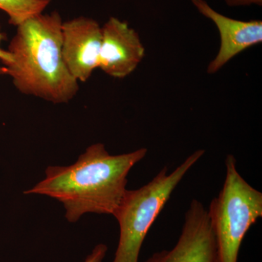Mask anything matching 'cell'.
I'll return each mask as SVG.
<instances>
[{"label": "cell", "mask_w": 262, "mask_h": 262, "mask_svg": "<svg viewBox=\"0 0 262 262\" xmlns=\"http://www.w3.org/2000/svg\"><path fill=\"white\" fill-rule=\"evenodd\" d=\"M141 148L112 155L101 143L92 144L70 166H50L46 178L25 194H42L61 202L66 219L75 223L88 213L114 215L127 190V175L147 154Z\"/></svg>", "instance_id": "6da1fadb"}, {"label": "cell", "mask_w": 262, "mask_h": 262, "mask_svg": "<svg viewBox=\"0 0 262 262\" xmlns=\"http://www.w3.org/2000/svg\"><path fill=\"white\" fill-rule=\"evenodd\" d=\"M102 28L94 19L80 16L62 24V56L77 82L89 80L99 65Z\"/></svg>", "instance_id": "8992f818"}, {"label": "cell", "mask_w": 262, "mask_h": 262, "mask_svg": "<svg viewBox=\"0 0 262 262\" xmlns=\"http://www.w3.org/2000/svg\"><path fill=\"white\" fill-rule=\"evenodd\" d=\"M63 22L53 11L20 24L8 47L10 61L0 67L21 94L54 104L70 102L79 91L62 56Z\"/></svg>", "instance_id": "7a4b0ae2"}, {"label": "cell", "mask_w": 262, "mask_h": 262, "mask_svg": "<svg viewBox=\"0 0 262 262\" xmlns=\"http://www.w3.org/2000/svg\"><path fill=\"white\" fill-rule=\"evenodd\" d=\"M196 10L215 24L220 36V48L216 56L207 67L213 75L222 70L234 57L248 48L262 42V21L259 20H236L221 14L206 0H191Z\"/></svg>", "instance_id": "ba28073f"}, {"label": "cell", "mask_w": 262, "mask_h": 262, "mask_svg": "<svg viewBox=\"0 0 262 262\" xmlns=\"http://www.w3.org/2000/svg\"><path fill=\"white\" fill-rule=\"evenodd\" d=\"M226 5L232 8L235 7L251 6V5H257L261 6L262 0H225Z\"/></svg>", "instance_id": "8fae6325"}, {"label": "cell", "mask_w": 262, "mask_h": 262, "mask_svg": "<svg viewBox=\"0 0 262 262\" xmlns=\"http://www.w3.org/2000/svg\"><path fill=\"white\" fill-rule=\"evenodd\" d=\"M4 39V34L2 32L1 27H0V44L2 41ZM0 61L2 63H7V62L10 61V54L8 51H4L0 48Z\"/></svg>", "instance_id": "7c38bea8"}, {"label": "cell", "mask_w": 262, "mask_h": 262, "mask_svg": "<svg viewBox=\"0 0 262 262\" xmlns=\"http://www.w3.org/2000/svg\"><path fill=\"white\" fill-rule=\"evenodd\" d=\"M108 248L105 244H98L92 253L86 258L84 262H102L107 252Z\"/></svg>", "instance_id": "30bf717a"}, {"label": "cell", "mask_w": 262, "mask_h": 262, "mask_svg": "<svg viewBox=\"0 0 262 262\" xmlns=\"http://www.w3.org/2000/svg\"><path fill=\"white\" fill-rule=\"evenodd\" d=\"M145 262H220L208 211L201 202L193 199L189 204L174 247L153 253Z\"/></svg>", "instance_id": "5b68a950"}, {"label": "cell", "mask_w": 262, "mask_h": 262, "mask_svg": "<svg viewBox=\"0 0 262 262\" xmlns=\"http://www.w3.org/2000/svg\"><path fill=\"white\" fill-rule=\"evenodd\" d=\"M199 149L172 173L164 167L151 181L135 190L127 189L114 216L120 226V238L113 262H139L143 243L150 228L187 172L204 155Z\"/></svg>", "instance_id": "3957f363"}, {"label": "cell", "mask_w": 262, "mask_h": 262, "mask_svg": "<svg viewBox=\"0 0 262 262\" xmlns=\"http://www.w3.org/2000/svg\"><path fill=\"white\" fill-rule=\"evenodd\" d=\"M98 69L116 79L131 75L145 56L139 34L126 21L110 17L103 24Z\"/></svg>", "instance_id": "52a82bcc"}, {"label": "cell", "mask_w": 262, "mask_h": 262, "mask_svg": "<svg viewBox=\"0 0 262 262\" xmlns=\"http://www.w3.org/2000/svg\"><path fill=\"white\" fill-rule=\"evenodd\" d=\"M51 0H0V10L9 17L12 25L18 27L34 15L42 13Z\"/></svg>", "instance_id": "9c48e42d"}, {"label": "cell", "mask_w": 262, "mask_h": 262, "mask_svg": "<svg viewBox=\"0 0 262 262\" xmlns=\"http://www.w3.org/2000/svg\"><path fill=\"white\" fill-rule=\"evenodd\" d=\"M225 166L223 187L207 211L220 262H237L245 236L262 217V193L243 178L233 155L227 157Z\"/></svg>", "instance_id": "277c9868"}]
</instances>
